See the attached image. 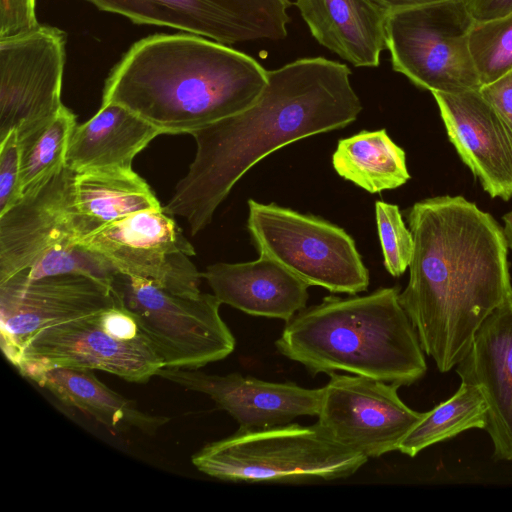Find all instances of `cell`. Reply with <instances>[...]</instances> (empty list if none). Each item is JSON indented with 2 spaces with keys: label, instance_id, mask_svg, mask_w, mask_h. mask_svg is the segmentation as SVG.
<instances>
[{
  "label": "cell",
  "instance_id": "obj_1",
  "mask_svg": "<svg viewBox=\"0 0 512 512\" xmlns=\"http://www.w3.org/2000/svg\"><path fill=\"white\" fill-rule=\"evenodd\" d=\"M405 215L414 250L399 302L424 353L448 372L512 296L508 245L499 223L462 196L427 198Z\"/></svg>",
  "mask_w": 512,
  "mask_h": 512
},
{
  "label": "cell",
  "instance_id": "obj_2",
  "mask_svg": "<svg viewBox=\"0 0 512 512\" xmlns=\"http://www.w3.org/2000/svg\"><path fill=\"white\" fill-rule=\"evenodd\" d=\"M350 75L346 65L323 57L268 71L251 106L189 133L196 142L194 160L163 209L184 217L191 235L202 231L234 185L263 158L357 119L362 104Z\"/></svg>",
  "mask_w": 512,
  "mask_h": 512
},
{
  "label": "cell",
  "instance_id": "obj_3",
  "mask_svg": "<svg viewBox=\"0 0 512 512\" xmlns=\"http://www.w3.org/2000/svg\"><path fill=\"white\" fill-rule=\"evenodd\" d=\"M268 71L253 57L189 33L135 42L106 78L102 104L117 103L163 134H189L251 106Z\"/></svg>",
  "mask_w": 512,
  "mask_h": 512
},
{
  "label": "cell",
  "instance_id": "obj_4",
  "mask_svg": "<svg viewBox=\"0 0 512 512\" xmlns=\"http://www.w3.org/2000/svg\"><path fill=\"white\" fill-rule=\"evenodd\" d=\"M399 293L398 287H384L363 296H327L288 320L275 346L312 375L344 371L412 385L427 364Z\"/></svg>",
  "mask_w": 512,
  "mask_h": 512
},
{
  "label": "cell",
  "instance_id": "obj_5",
  "mask_svg": "<svg viewBox=\"0 0 512 512\" xmlns=\"http://www.w3.org/2000/svg\"><path fill=\"white\" fill-rule=\"evenodd\" d=\"M202 473L230 482L299 484L344 479L368 458L335 441L317 422L238 429L192 458Z\"/></svg>",
  "mask_w": 512,
  "mask_h": 512
},
{
  "label": "cell",
  "instance_id": "obj_6",
  "mask_svg": "<svg viewBox=\"0 0 512 512\" xmlns=\"http://www.w3.org/2000/svg\"><path fill=\"white\" fill-rule=\"evenodd\" d=\"M116 302L136 319L163 367L199 369L235 349L214 294L185 296L117 272L110 284Z\"/></svg>",
  "mask_w": 512,
  "mask_h": 512
},
{
  "label": "cell",
  "instance_id": "obj_7",
  "mask_svg": "<svg viewBox=\"0 0 512 512\" xmlns=\"http://www.w3.org/2000/svg\"><path fill=\"white\" fill-rule=\"evenodd\" d=\"M247 229L259 255L309 286L349 295L369 286V272L355 241L325 219L249 199Z\"/></svg>",
  "mask_w": 512,
  "mask_h": 512
},
{
  "label": "cell",
  "instance_id": "obj_8",
  "mask_svg": "<svg viewBox=\"0 0 512 512\" xmlns=\"http://www.w3.org/2000/svg\"><path fill=\"white\" fill-rule=\"evenodd\" d=\"M14 366L101 370L146 383L163 367L134 316L118 303L98 313L46 327L22 345Z\"/></svg>",
  "mask_w": 512,
  "mask_h": 512
},
{
  "label": "cell",
  "instance_id": "obj_9",
  "mask_svg": "<svg viewBox=\"0 0 512 512\" xmlns=\"http://www.w3.org/2000/svg\"><path fill=\"white\" fill-rule=\"evenodd\" d=\"M473 24L464 0L390 12L385 34L393 69L431 93L479 90L469 48Z\"/></svg>",
  "mask_w": 512,
  "mask_h": 512
},
{
  "label": "cell",
  "instance_id": "obj_10",
  "mask_svg": "<svg viewBox=\"0 0 512 512\" xmlns=\"http://www.w3.org/2000/svg\"><path fill=\"white\" fill-rule=\"evenodd\" d=\"M117 272L148 280L172 293L197 296L202 274L190 260L193 245L163 208L142 210L79 240Z\"/></svg>",
  "mask_w": 512,
  "mask_h": 512
},
{
  "label": "cell",
  "instance_id": "obj_11",
  "mask_svg": "<svg viewBox=\"0 0 512 512\" xmlns=\"http://www.w3.org/2000/svg\"><path fill=\"white\" fill-rule=\"evenodd\" d=\"M139 25L169 27L224 45L282 40L290 0H85Z\"/></svg>",
  "mask_w": 512,
  "mask_h": 512
},
{
  "label": "cell",
  "instance_id": "obj_12",
  "mask_svg": "<svg viewBox=\"0 0 512 512\" xmlns=\"http://www.w3.org/2000/svg\"><path fill=\"white\" fill-rule=\"evenodd\" d=\"M322 388L317 423L339 444L368 459L398 450L424 416L401 400L399 386L392 383L331 373Z\"/></svg>",
  "mask_w": 512,
  "mask_h": 512
},
{
  "label": "cell",
  "instance_id": "obj_13",
  "mask_svg": "<svg viewBox=\"0 0 512 512\" xmlns=\"http://www.w3.org/2000/svg\"><path fill=\"white\" fill-rule=\"evenodd\" d=\"M65 33L40 25L0 39V142L64 104Z\"/></svg>",
  "mask_w": 512,
  "mask_h": 512
},
{
  "label": "cell",
  "instance_id": "obj_14",
  "mask_svg": "<svg viewBox=\"0 0 512 512\" xmlns=\"http://www.w3.org/2000/svg\"><path fill=\"white\" fill-rule=\"evenodd\" d=\"M111 287L80 274L27 279L18 273L0 283L1 348L16 363L24 342L53 325L116 305Z\"/></svg>",
  "mask_w": 512,
  "mask_h": 512
},
{
  "label": "cell",
  "instance_id": "obj_15",
  "mask_svg": "<svg viewBox=\"0 0 512 512\" xmlns=\"http://www.w3.org/2000/svg\"><path fill=\"white\" fill-rule=\"evenodd\" d=\"M74 178L75 172L65 166L0 214V283L31 267L51 248L81 239Z\"/></svg>",
  "mask_w": 512,
  "mask_h": 512
},
{
  "label": "cell",
  "instance_id": "obj_16",
  "mask_svg": "<svg viewBox=\"0 0 512 512\" xmlns=\"http://www.w3.org/2000/svg\"><path fill=\"white\" fill-rule=\"evenodd\" d=\"M156 376L187 390L203 393L239 424L238 429H262L318 415L323 388L292 382H269L239 373L209 374L199 369L162 367Z\"/></svg>",
  "mask_w": 512,
  "mask_h": 512
},
{
  "label": "cell",
  "instance_id": "obj_17",
  "mask_svg": "<svg viewBox=\"0 0 512 512\" xmlns=\"http://www.w3.org/2000/svg\"><path fill=\"white\" fill-rule=\"evenodd\" d=\"M447 136L492 198H512V131L479 90L432 93Z\"/></svg>",
  "mask_w": 512,
  "mask_h": 512
},
{
  "label": "cell",
  "instance_id": "obj_18",
  "mask_svg": "<svg viewBox=\"0 0 512 512\" xmlns=\"http://www.w3.org/2000/svg\"><path fill=\"white\" fill-rule=\"evenodd\" d=\"M456 372L483 394L494 458L512 461V296L483 321Z\"/></svg>",
  "mask_w": 512,
  "mask_h": 512
},
{
  "label": "cell",
  "instance_id": "obj_19",
  "mask_svg": "<svg viewBox=\"0 0 512 512\" xmlns=\"http://www.w3.org/2000/svg\"><path fill=\"white\" fill-rule=\"evenodd\" d=\"M202 274L221 302L246 314L287 322L307 306L309 285L272 259L215 263Z\"/></svg>",
  "mask_w": 512,
  "mask_h": 512
},
{
  "label": "cell",
  "instance_id": "obj_20",
  "mask_svg": "<svg viewBox=\"0 0 512 512\" xmlns=\"http://www.w3.org/2000/svg\"><path fill=\"white\" fill-rule=\"evenodd\" d=\"M319 44L356 67H377L388 13L373 0H296Z\"/></svg>",
  "mask_w": 512,
  "mask_h": 512
},
{
  "label": "cell",
  "instance_id": "obj_21",
  "mask_svg": "<svg viewBox=\"0 0 512 512\" xmlns=\"http://www.w3.org/2000/svg\"><path fill=\"white\" fill-rule=\"evenodd\" d=\"M163 132L117 103L101 104L88 121L76 125L66 166L75 173L103 168L132 169L135 156Z\"/></svg>",
  "mask_w": 512,
  "mask_h": 512
},
{
  "label": "cell",
  "instance_id": "obj_22",
  "mask_svg": "<svg viewBox=\"0 0 512 512\" xmlns=\"http://www.w3.org/2000/svg\"><path fill=\"white\" fill-rule=\"evenodd\" d=\"M20 374L47 390L63 405L77 409L111 430L137 429L154 435L170 419L138 408L110 389L92 369L52 367L28 369Z\"/></svg>",
  "mask_w": 512,
  "mask_h": 512
},
{
  "label": "cell",
  "instance_id": "obj_23",
  "mask_svg": "<svg viewBox=\"0 0 512 512\" xmlns=\"http://www.w3.org/2000/svg\"><path fill=\"white\" fill-rule=\"evenodd\" d=\"M74 192L81 239L133 213L162 208L147 182L132 169L75 173Z\"/></svg>",
  "mask_w": 512,
  "mask_h": 512
},
{
  "label": "cell",
  "instance_id": "obj_24",
  "mask_svg": "<svg viewBox=\"0 0 512 512\" xmlns=\"http://www.w3.org/2000/svg\"><path fill=\"white\" fill-rule=\"evenodd\" d=\"M332 165L340 177L369 193L396 189L410 179L405 151L385 129L340 139Z\"/></svg>",
  "mask_w": 512,
  "mask_h": 512
},
{
  "label": "cell",
  "instance_id": "obj_25",
  "mask_svg": "<svg viewBox=\"0 0 512 512\" xmlns=\"http://www.w3.org/2000/svg\"><path fill=\"white\" fill-rule=\"evenodd\" d=\"M486 424L487 405L481 390L461 381L453 396L424 413L422 419L403 438L398 450L409 457H415L433 444L469 429H485Z\"/></svg>",
  "mask_w": 512,
  "mask_h": 512
},
{
  "label": "cell",
  "instance_id": "obj_26",
  "mask_svg": "<svg viewBox=\"0 0 512 512\" xmlns=\"http://www.w3.org/2000/svg\"><path fill=\"white\" fill-rule=\"evenodd\" d=\"M76 116L66 106L16 131L20 147L22 193L66 166Z\"/></svg>",
  "mask_w": 512,
  "mask_h": 512
},
{
  "label": "cell",
  "instance_id": "obj_27",
  "mask_svg": "<svg viewBox=\"0 0 512 512\" xmlns=\"http://www.w3.org/2000/svg\"><path fill=\"white\" fill-rule=\"evenodd\" d=\"M469 48L482 86L509 72L512 69V13L474 22L469 33Z\"/></svg>",
  "mask_w": 512,
  "mask_h": 512
},
{
  "label": "cell",
  "instance_id": "obj_28",
  "mask_svg": "<svg viewBox=\"0 0 512 512\" xmlns=\"http://www.w3.org/2000/svg\"><path fill=\"white\" fill-rule=\"evenodd\" d=\"M19 273L27 279L58 274H80L110 286L117 271L98 253L79 241H70L51 248L31 267Z\"/></svg>",
  "mask_w": 512,
  "mask_h": 512
},
{
  "label": "cell",
  "instance_id": "obj_29",
  "mask_svg": "<svg viewBox=\"0 0 512 512\" xmlns=\"http://www.w3.org/2000/svg\"><path fill=\"white\" fill-rule=\"evenodd\" d=\"M375 216L384 267L391 276L399 277L407 270L412 259V233L395 204L376 201Z\"/></svg>",
  "mask_w": 512,
  "mask_h": 512
},
{
  "label": "cell",
  "instance_id": "obj_30",
  "mask_svg": "<svg viewBox=\"0 0 512 512\" xmlns=\"http://www.w3.org/2000/svg\"><path fill=\"white\" fill-rule=\"evenodd\" d=\"M22 196L20 147L17 132L12 131L0 142V214Z\"/></svg>",
  "mask_w": 512,
  "mask_h": 512
},
{
  "label": "cell",
  "instance_id": "obj_31",
  "mask_svg": "<svg viewBox=\"0 0 512 512\" xmlns=\"http://www.w3.org/2000/svg\"><path fill=\"white\" fill-rule=\"evenodd\" d=\"M35 8L36 0H0V39L38 28Z\"/></svg>",
  "mask_w": 512,
  "mask_h": 512
},
{
  "label": "cell",
  "instance_id": "obj_32",
  "mask_svg": "<svg viewBox=\"0 0 512 512\" xmlns=\"http://www.w3.org/2000/svg\"><path fill=\"white\" fill-rule=\"evenodd\" d=\"M479 91L512 131V69Z\"/></svg>",
  "mask_w": 512,
  "mask_h": 512
},
{
  "label": "cell",
  "instance_id": "obj_33",
  "mask_svg": "<svg viewBox=\"0 0 512 512\" xmlns=\"http://www.w3.org/2000/svg\"><path fill=\"white\" fill-rule=\"evenodd\" d=\"M474 22H484L512 13V0H464Z\"/></svg>",
  "mask_w": 512,
  "mask_h": 512
},
{
  "label": "cell",
  "instance_id": "obj_34",
  "mask_svg": "<svg viewBox=\"0 0 512 512\" xmlns=\"http://www.w3.org/2000/svg\"><path fill=\"white\" fill-rule=\"evenodd\" d=\"M388 14L390 12L424 6L448 0H373Z\"/></svg>",
  "mask_w": 512,
  "mask_h": 512
},
{
  "label": "cell",
  "instance_id": "obj_35",
  "mask_svg": "<svg viewBox=\"0 0 512 512\" xmlns=\"http://www.w3.org/2000/svg\"><path fill=\"white\" fill-rule=\"evenodd\" d=\"M504 228L503 233L508 247L512 249V211L503 216Z\"/></svg>",
  "mask_w": 512,
  "mask_h": 512
}]
</instances>
